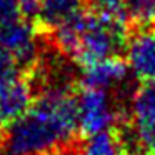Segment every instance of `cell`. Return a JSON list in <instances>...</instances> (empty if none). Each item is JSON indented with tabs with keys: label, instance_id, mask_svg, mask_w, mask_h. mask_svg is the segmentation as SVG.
<instances>
[{
	"label": "cell",
	"instance_id": "6da1fadb",
	"mask_svg": "<svg viewBox=\"0 0 155 155\" xmlns=\"http://www.w3.org/2000/svg\"><path fill=\"white\" fill-rule=\"evenodd\" d=\"M77 88H54L35 97L28 112L0 138L4 155H42L80 143Z\"/></svg>",
	"mask_w": 155,
	"mask_h": 155
},
{
	"label": "cell",
	"instance_id": "7a4b0ae2",
	"mask_svg": "<svg viewBox=\"0 0 155 155\" xmlns=\"http://www.w3.org/2000/svg\"><path fill=\"white\" fill-rule=\"evenodd\" d=\"M128 34L130 25L104 20L85 8L80 15V34L72 62L82 68L94 62L122 55L127 48Z\"/></svg>",
	"mask_w": 155,
	"mask_h": 155
},
{
	"label": "cell",
	"instance_id": "3957f363",
	"mask_svg": "<svg viewBox=\"0 0 155 155\" xmlns=\"http://www.w3.org/2000/svg\"><path fill=\"white\" fill-rule=\"evenodd\" d=\"M78 132L80 137H90L102 130L114 127L120 118L127 117L125 110L117 94L105 88L95 87H78Z\"/></svg>",
	"mask_w": 155,
	"mask_h": 155
},
{
	"label": "cell",
	"instance_id": "277c9868",
	"mask_svg": "<svg viewBox=\"0 0 155 155\" xmlns=\"http://www.w3.org/2000/svg\"><path fill=\"white\" fill-rule=\"evenodd\" d=\"M0 44L4 45L18 65V70H30L40 58L45 45V35L25 18L0 24Z\"/></svg>",
	"mask_w": 155,
	"mask_h": 155
},
{
	"label": "cell",
	"instance_id": "5b68a950",
	"mask_svg": "<svg viewBox=\"0 0 155 155\" xmlns=\"http://www.w3.org/2000/svg\"><path fill=\"white\" fill-rule=\"evenodd\" d=\"M35 97V87L27 72L18 70L0 78V138L27 114Z\"/></svg>",
	"mask_w": 155,
	"mask_h": 155
},
{
	"label": "cell",
	"instance_id": "8992f818",
	"mask_svg": "<svg viewBox=\"0 0 155 155\" xmlns=\"http://www.w3.org/2000/svg\"><path fill=\"white\" fill-rule=\"evenodd\" d=\"M125 55L137 80H155V24H130Z\"/></svg>",
	"mask_w": 155,
	"mask_h": 155
},
{
	"label": "cell",
	"instance_id": "52a82bcc",
	"mask_svg": "<svg viewBox=\"0 0 155 155\" xmlns=\"http://www.w3.org/2000/svg\"><path fill=\"white\" fill-rule=\"evenodd\" d=\"M128 70L130 68H128L127 60H124L122 55H114V57L94 62L87 67H82L80 85L114 92L127 80Z\"/></svg>",
	"mask_w": 155,
	"mask_h": 155
},
{
	"label": "cell",
	"instance_id": "ba28073f",
	"mask_svg": "<svg viewBox=\"0 0 155 155\" xmlns=\"http://www.w3.org/2000/svg\"><path fill=\"white\" fill-rule=\"evenodd\" d=\"M80 155H127V145L118 127L114 125L107 130L82 138Z\"/></svg>",
	"mask_w": 155,
	"mask_h": 155
},
{
	"label": "cell",
	"instance_id": "9c48e42d",
	"mask_svg": "<svg viewBox=\"0 0 155 155\" xmlns=\"http://www.w3.org/2000/svg\"><path fill=\"white\" fill-rule=\"evenodd\" d=\"M78 10L80 0H40V14L35 28L45 35Z\"/></svg>",
	"mask_w": 155,
	"mask_h": 155
},
{
	"label": "cell",
	"instance_id": "30bf717a",
	"mask_svg": "<svg viewBox=\"0 0 155 155\" xmlns=\"http://www.w3.org/2000/svg\"><path fill=\"white\" fill-rule=\"evenodd\" d=\"M132 124L155 122V80L142 82L130 97L128 107Z\"/></svg>",
	"mask_w": 155,
	"mask_h": 155
},
{
	"label": "cell",
	"instance_id": "8fae6325",
	"mask_svg": "<svg viewBox=\"0 0 155 155\" xmlns=\"http://www.w3.org/2000/svg\"><path fill=\"white\" fill-rule=\"evenodd\" d=\"M87 8L104 20L120 25L132 24L127 0H88Z\"/></svg>",
	"mask_w": 155,
	"mask_h": 155
},
{
	"label": "cell",
	"instance_id": "7c38bea8",
	"mask_svg": "<svg viewBox=\"0 0 155 155\" xmlns=\"http://www.w3.org/2000/svg\"><path fill=\"white\" fill-rule=\"evenodd\" d=\"M132 24H155V0H127Z\"/></svg>",
	"mask_w": 155,
	"mask_h": 155
},
{
	"label": "cell",
	"instance_id": "4fadbf2b",
	"mask_svg": "<svg viewBox=\"0 0 155 155\" xmlns=\"http://www.w3.org/2000/svg\"><path fill=\"white\" fill-rule=\"evenodd\" d=\"M15 72H18V65L14 55L0 44V78H5Z\"/></svg>",
	"mask_w": 155,
	"mask_h": 155
},
{
	"label": "cell",
	"instance_id": "5bb4252c",
	"mask_svg": "<svg viewBox=\"0 0 155 155\" xmlns=\"http://www.w3.org/2000/svg\"><path fill=\"white\" fill-rule=\"evenodd\" d=\"M20 5L18 0H0V24L20 18Z\"/></svg>",
	"mask_w": 155,
	"mask_h": 155
},
{
	"label": "cell",
	"instance_id": "9a60e30c",
	"mask_svg": "<svg viewBox=\"0 0 155 155\" xmlns=\"http://www.w3.org/2000/svg\"><path fill=\"white\" fill-rule=\"evenodd\" d=\"M18 5H20L22 18L32 22L34 25L37 24L40 14V0H18Z\"/></svg>",
	"mask_w": 155,
	"mask_h": 155
},
{
	"label": "cell",
	"instance_id": "2e32d148",
	"mask_svg": "<svg viewBox=\"0 0 155 155\" xmlns=\"http://www.w3.org/2000/svg\"><path fill=\"white\" fill-rule=\"evenodd\" d=\"M42 155H80V143L75 147H67V148H60V150H54L48 153H42Z\"/></svg>",
	"mask_w": 155,
	"mask_h": 155
},
{
	"label": "cell",
	"instance_id": "e0dca14e",
	"mask_svg": "<svg viewBox=\"0 0 155 155\" xmlns=\"http://www.w3.org/2000/svg\"><path fill=\"white\" fill-rule=\"evenodd\" d=\"M127 155H155V153H152V152L145 150V148H137V150L130 152V153H127Z\"/></svg>",
	"mask_w": 155,
	"mask_h": 155
}]
</instances>
